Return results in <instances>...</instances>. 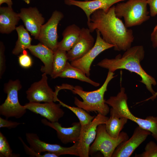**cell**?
Segmentation results:
<instances>
[{
	"label": "cell",
	"mask_w": 157,
	"mask_h": 157,
	"mask_svg": "<svg viewBox=\"0 0 157 157\" xmlns=\"http://www.w3.org/2000/svg\"><path fill=\"white\" fill-rule=\"evenodd\" d=\"M115 8L112 6L106 12L101 9L95 11L91 15L90 22L87 25L91 33L97 29L103 39L113 45L115 50L125 51L131 47L133 41V32L116 16Z\"/></svg>",
	"instance_id": "1"
},
{
	"label": "cell",
	"mask_w": 157,
	"mask_h": 157,
	"mask_svg": "<svg viewBox=\"0 0 157 157\" xmlns=\"http://www.w3.org/2000/svg\"><path fill=\"white\" fill-rule=\"evenodd\" d=\"M144 53L142 46L131 47L125 51L122 56L118 55L114 58H104L97 65L113 72L117 69H123L136 73L141 77L140 82L144 84L148 90L153 95L155 92L152 85L156 84V81L154 78L146 72L140 64L144 58Z\"/></svg>",
	"instance_id": "2"
},
{
	"label": "cell",
	"mask_w": 157,
	"mask_h": 157,
	"mask_svg": "<svg viewBox=\"0 0 157 157\" xmlns=\"http://www.w3.org/2000/svg\"><path fill=\"white\" fill-rule=\"evenodd\" d=\"M114 74V72L108 71L103 85L95 90L86 91L79 86L74 87L72 90L73 93L79 95L83 100L82 101H81L75 97V105L88 112H97L104 115H106L110 111V109L108 105L105 102L104 96L109 82L115 77Z\"/></svg>",
	"instance_id": "3"
},
{
	"label": "cell",
	"mask_w": 157,
	"mask_h": 157,
	"mask_svg": "<svg viewBox=\"0 0 157 157\" xmlns=\"http://www.w3.org/2000/svg\"><path fill=\"white\" fill-rule=\"evenodd\" d=\"M127 99L125 88L121 87L116 96L110 97L105 102L112 107L110 109L118 117H126L135 122L141 128L149 131L157 141V117L148 116L145 119H143L135 116L129 108Z\"/></svg>",
	"instance_id": "4"
},
{
	"label": "cell",
	"mask_w": 157,
	"mask_h": 157,
	"mask_svg": "<svg viewBox=\"0 0 157 157\" xmlns=\"http://www.w3.org/2000/svg\"><path fill=\"white\" fill-rule=\"evenodd\" d=\"M146 0H127L115 6L116 16L123 17L127 28L141 25L150 18Z\"/></svg>",
	"instance_id": "5"
},
{
	"label": "cell",
	"mask_w": 157,
	"mask_h": 157,
	"mask_svg": "<svg viewBox=\"0 0 157 157\" xmlns=\"http://www.w3.org/2000/svg\"><path fill=\"white\" fill-rule=\"evenodd\" d=\"M22 88L18 79L10 80L4 85V91L7 94L6 98L0 106V114L7 119L14 117L19 118L26 113V109L19 103L18 92Z\"/></svg>",
	"instance_id": "6"
},
{
	"label": "cell",
	"mask_w": 157,
	"mask_h": 157,
	"mask_svg": "<svg viewBox=\"0 0 157 157\" xmlns=\"http://www.w3.org/2000/svg\"><path fill=\"white\" fill-rule=\"evenodd\" d=\"M128 139V134L124 132H121L117 138L111 137L106 131L105 124H100L97 129L95 140L90 146L89 155L99 151L105 157H112L117 147Z\"/></svg>",
	"instance_id": "7"
},
{
	"label": "cell",
	"mask_w": 157,
	"mask_h": 157,
	"mask_svg": "<svg viewBox=\"0 0 157 157\" xmlns=\"http://www.w3.org/2000/svg\"><path fill=\"white\" fill-rule=\"evenodd\" d=\"M26 136L30 147L38 153L47 152L54 153L58 156L66 154L79 156L77 150L78 142L70 147H65L59 144H49L42 141L35 133H26Z\"/></svg>",
	"instance_id": "8"
},
{
	"label": "cell",
	"mask_w": 157,
	"mask_h": 157,
	"mask_svg": "<svg viewBox=\"0 0 157 157\" xmlns=\"http://www.w3.org/2000/svg\"><path fill=\"white\" fill-rule=\"evenodd\" d=\"M63 17L64 15L61 12L54 11L48 21L42 26L37 39L53 51L57 49L58 43V25Z\"/></svg>",
	"instance_id": "9"
},
{
	"label": "cell",
	"mask_w": 157,
	"mask_h": 157,
	"mask_svg": "<svg viewBox=\"0 0 157 157\" xmlns=\"http://www.w3.org/2000/svg\"><path fill=\"white\" fill-rule=\"evenodd\" d=\"M108 119L106 116L98 113L81 131L77 146L79 156L89 157L90 145L95 138L97 126L100 124H105Z\"/></svg>",
	"instance_id": "10"
},
{
	"label": "cell",
	"mask_w": 157,
	"mask_h": 157,
	"mask_svg": "<svg viewBox=\"0 0 157 157\" xmlns=\"http://www.w3.org/2000/svg\"><path fill=\"white\" fill-rule=\"evenodd\" d=\"M47 74L43 73L41 79L33 83L26 91V98L30 102L40 103L58 101V94L48 85Z\"/></svg>",
	"instance_id": "11"
},
{
	"label": "cell",
	"mask_w": 157,
	"mask_h": 157,
	"mask_svg": "<svg viewBox=\"0 0 157 157\" xmlns=\"http://www.w3.org/2000/svg\"><path fill=\"white\" fill-rule=\"evenodd\" d=\"M95 30L96 39L93 47L83 57L70 63L72 66L81 70L89 77L90 75L91 66L95 58L104 51L114 47L113 45L103 39L97 29Z\"/></svg>",
	"instance_id": "12"
},
{
	"label": "cell",
	"mask_w": 157,
	"mask_h": 157,
	"mask_svg": "<svg viewBox=\"0 0 157 157\" xmlns=\"http://www.w3.org/2000/svg\"><path fill=\"white\" fill-rule=\"evenodd\" d=\"M151 134L149 131L137 126L131 138L121 143L114 151L112 157H130L135 150Z\"/></svg>",
	"instance_id": "13"
},
{
	"label": "cell",
	"mask_w": 157,
	"mask_h": 157,
	"mask_svg": "<svg viewBox=\"0 0 157 157\" xmlns=\"http://www.w3.org/2000/svg\"><path fill=\"white\" fill-rule=\"evenodd\" d=\"M61 105L54 102L40 103L30 102L24 106L26 109L40 115L51 122H58L64 114V112L60 108Z\"/></svg>",
	"instance_id": "14"
},
{
	"label": "cell",
	"mask_w": 157,
	"mask_h": 157,
	"mask_svg": "<svg viewBox=\"0 0 157 157\" xmlns=\"http://www.w3.org/2000/svg\"><path fill=\"white\" fill-rule=\"evenodd\" d=\"M26 29L35 39H38L44 18L36 7L22 8L19 13Z\"/></svg>",
	"instance_id": "15"
},
{
	"label": "cell",
	"mask_w": 157,
	"mask_h": 157,
	"mask_svg": "<svg viewBox=\"0 0 157 157\" xmlns=\"http://www.w3.org/2000/svg\"><path fill=\"white\" fill-rule=\"evenodd\" d=\"M41 122L44 125L55 130L58 138L64 144L74 143L79 140L81 129L79 122H74L72 126L66 128L62 127L58 122H51L46 119H42Z\"/></svg>",
	"instance_id": "16"
},
{
	"label": "cell",
	"mask_w": 157,
	"mask_h": 157,
	"mask_svg": "<svg viewBox=\"0 0 157 157\" xmlns=\"http://www.w3.org/2000/svg\"><path fill=\"white\" fill-rule=\"evenodd\" d=\"M127 0H92L81 1L76 0H65L64 3L68 6H74L82 9L87 18V24L90 22L92 14L97 10L101 9L107 12L114 4Z\"/></svg>",
	"instance_id": "17"
},
{
	"label": "cell",
	"mask_w": 157,
	"mask_h": 157,
	"mask_svg": "<svg viewBox=\"0 0 157 157\" xmlns=\"http://www.w3.org/2000/svg\"><path fill=\"white\" fill-rule=\"evenodd\" d=\"M91 33L88 28H81L78 41L70 50L67 52L68 61L71 62L81 58L93 47L95 42Z\"/></svg>",
	"instance_id": "18"
},
{
	"label": "cell",
	"mask_w": 157,
	"mask_h": 157,
	"mask_svg": "<svg viewBox=\"0 0 157 157\" xmlns=\"http://www.w3.org/2000/svg\"><path fill=\"white\" fill-rule=\"evenodd\" d=\"M28 49L43 63L44 66L42 67L41 71L51 75L52 71L54 51L41 43L31 45Z\"/></svg>",
	"instance_id": "19"
},
{
	"label": "cell",
	"mask_w": 157,
	"mask_h": 157,
	"mask_svg": "<svg viewBox=\"0 0 157 157\" xmlns=\"http://www.w3.org/2000/svg\"><path fill=\"white\" fill-rule=\"evenodd\" d=\"M20 19L19 13L15 12L12 7L0 8V32L8 34L16 29Z\"/></svg>",
	"instance_id": "20"
},
{
	"label": "cell",
	"mask_w": 157,
	"mask_h": 157,
	"mask_svg": "<svg viewBox=\"0 0 157 157\" xmlns=\"http://www.w3.org/2000/svg\"><path fill=\"white\" fill-rule=\"evenodd\" d=\"M81 31V28L75 24L67 26L62 33V40L58 42L57 49L67 52L70 50L78 41Z\"/></svg>",
	"instance_id": "21"
},
{
	"label": "cell",
	"mask_w": 157,
	"mask_h": 157,
	"mask_svg": "<svg viewBox=\"0 0 157 157\" xmlns=\"http://www.w3.org/2000/svg\"><path fill=\"white\" fill-rule=\"evenodd\" d=\"M110 113V117L105 124L106 130L111 137L117 138L128 119L124 117H119L111 109Z\"/></svg>",
	"instance_id": "22"
},
{
	"label": "cell",
	"mask_w": 157,
	"mask_h": 157,
	"mask_svg": "<svg viewBox=\"0 0 157 157\" xmlns=\"http://www.w3.org/2000/svg\"><path fill=\"white\" fill-rule=\"evenodd\" d=\"M15 30L18 38L12 52L13 54L17 55L22 53L26 49H28L31 45L32 39L28 31L23 25H21L16 27Z\"/></svg>",
	"instance_id": "23"
},
{
	"label": "cell",
	"mask_w": 157,
	"mask_h": 157,
	"mask_svg": "<svg viewBox=\"0 0 157 157\" xmlns=\"http://www.w3.org/2000/svg\"><path fill=\"white\" fill-rule=\"evenodd\" d=\"M68 61L67 51L58 49L54 51L52 71L50 75L52 78L59 77L66 68Z\"/></svg>",
	"instance_id": "24"
},
{
	"label": "cell",
	"mask_w": 157,
	"mask_h": 157,
	"mask_svg": "<svg viewBox=\"0 0 157 157\" xmlns=\"http://www.w3.org/2000/svg\"><path fill=\"white\" fill-rule=\"evenodd\" d=\"M59 77L76 79L89 83L96 87L100 85L99 83L91 79L81 70L72 66L69 62L66 68L60 74Z\"/></svg>",
	"instance_id": "25"
},
{
	"label": "cell",
	"mask_w": 157,
	"mask_h": 157,
	"mask_svg": "<svg viewBox=\"0 0 157 157\" xmlns=\"http://www.w3.org/2000/svg\"><path fill=\"white\" fill-rule=\"evenodd\" d=\"M58 101L61 106L69 109L74 113L78 119L81 125V131L94 119L95 116H91L82 108L68 106L59 99Z\"/></svg>",
	"instance_id": "26"
},
{
	"label": "cell",
	"mask_w": 157,
	"mask_h": 157,
	"mask_svg": "<svg viewBox=\"0 0 157 157\" xmlns=\"http://www.w3.org/2000/svg\"><path fill=\"white\" fill-rule=\"evenodd\" d=\"M18 154L13 153V150L6 137L0 132V156L13 157L18 156Z\"/></svg>",
	"instance_id": "27"
},
{
	"label": "cell",
	"mask_w": 157,
	"mask_h": 157,
	"mask_svg": "<svg viewBox=\"0 0 157 157\" xmlns=\"http://www.w3.org/2000/svg\"><path fill=\"white\" fill-rule=\"evenodd\" d=\"M144 152L140 154L135 155V157H157V144L153 141L148 143Z\"/></svg>",
	"instance_id": "28"
},
{
	"label": "cell",
	"mask_w": 157,
	"mask_h": 157,
	"mask_svg": "<svg viewBox=\"0 0 157 157\" xmlns=\"http://www.w3.org/2000/svg\"><path fill=\"white\" fill-rule=\"evenodd\" d=\"M18 61L20 66L25 68L31 67L33 63L31 58L25 50L19 56Z\"/></svg>",
	"instance_id": "29"
},
{
	"label": "cell",
	"mask_w": 157,
	"mask_h": 157,
	"mask_svg": "<svg viewBox=\"0 0 157 157\" xmlns=\"http://www.w3.org/2000/svg\"><path fill=\"white\" fill-rule=\"evenodd\" d=\"M5 47L3 42L0 43V76L1 77L6 69L5 59L4 55Z\"/></svg>",
	"instance_id": "30"
},
{
	"label": "cell",
	"mask_w": 157,
	"mask_h": 157,
	"mask_svg": "<svg viewBox=\"0 0 157 157\" xmlns=\"http://www.w3.org/2000/svg\"><path fill=\"white\" fill-rule=\"evenodd\" d=\"M19 139L23 144L25 151L27 154L31 156L37 157H47V154L46 153L43 154L38 153L31 149L30 147H28L24 142L22 138L19 137Z\"/></svg>",
	"instance_id": "31"
},
{
	"label": "cell",
	"mask_w": 157,
	"mask_h": 157,
	"mask_svg": "<svg viewBox=\"0 0 157 157\" xmlns=\"http://www.w3.org/2000/svg\"><path fill=\"white\" fill-rule=\"evenodd\" d=\"M21 123L5 119L0 117V128L6 127L9 129L15 128Z\"/></svg>",
	"instance_id": "32"
},
{
	"label": "cell",
	"mask_w": 157,
	"mask_h": 157,
	"mask_svg": "<svg viewBox=\"0 0 157 157\" xmlns=\"http://www.w3.org/2000/svg\"><path fill=\"white\" fill-rule=\"evenodd\" d=\"M149 7L150 15L154 17L157 15V0H146Z\"/></svg>",
	"instance_id": "33"
},
{
	"label": "cell",
	"mask_w": 157,
	"mask_h": 157,
	"mask_svg": "<svg viewBox=\"0 0 157 157\" xmlns=\"http://www.w3.org/2000/svg\"><path fill=\"white\" fill-rule=\"evenodd\" d=\"M151 39L153 46L154 48L157 47V24L151 33Z\"/></svg>",
	"instance_id": "34"
},
{
	"label": "cell",
	"mask_w": 157,
	"mask_h": 157,
	"mask_svg": "<svg viewBox=\"0 0 157 157\" xmlns=\"http://www.w3.org/2000/svg\"><path fill=\"white\" fill-rule=\"evenodd\" d=\"M3 3H6L8 5V6L10 7H12L13 4L12 0H0V5Z\"/></svg>",
	"instance_id": "35"
},
{
	"label": "cell",
	"mask_w": 157,
	"mask_h": 157,
	"mask_svg": "<svg viewBox=\"0 0 157 157\" xmlns=\"http://www.w3.org/2000/svg\"><path fill=\"white\" fill-rule=\"evenodd\" d=\"M157 96V92H155V93L153 95H152L151 97L145 100V101L149 100L150 99L152 100H154L156 97Z\"/></svg>",
	"instance_id": "36"
},
{
	"label": "cell",
	"mask_w": 157,
	"mask_h": 157,
	"mask_svg": "<svg viewBox=\"0 0 157 157\" xmlns=\"http://www.w3.org/2000/svg\"><path fill=\"white\" fill-rule=\"evenodd\" d=\"M22 0L24 1L25 2V3H26L27 4H28L30 3V1L31 0Z\"/></svg>",
	"instance_id": "37"
},
{
	"label": "cell",
	"mask_w": 157,
	"mask_h": 157,
	"mask_svg": "<svg viewBox=\"0 0 157 157\" xmlns=\"http://www.w3.org/2000/svg\"><path fill=\"white\" fill-rule=\"evenodd\" d=\"M84 1H90V0H84Z\"/></svg>",
	"instance_id": "38"
}]
</instances>
